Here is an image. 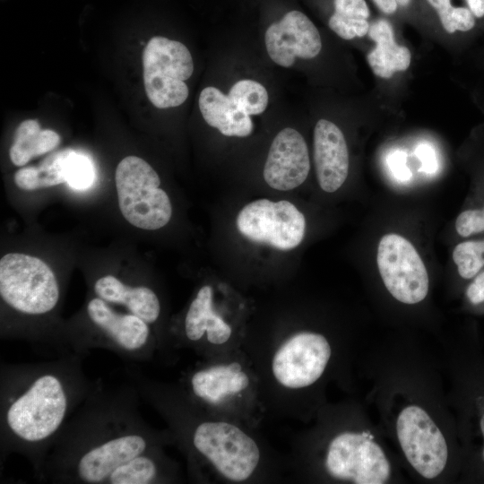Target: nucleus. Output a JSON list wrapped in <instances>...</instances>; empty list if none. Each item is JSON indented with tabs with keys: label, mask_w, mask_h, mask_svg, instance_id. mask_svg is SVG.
I'll use <instances>...</instances> for the list:
<instances>
[{
	"label": "nucleus",
	"mask_w": 484,
	"mask_h": 484,
	"mask_svg": "<svg viewBox=\"0 0 484 484\" xmlns=\"http://www.w3.org/2000/svg\"><path fill=\"white\" fill-rule=\"evenodd\" d=\"M396 433L407 461L420 476L433 480L442 473L448 460L447 443L423 408L406 406L397 418Z\"/></svg>",
	"instance_id": "9d476101"
},
{
	"label": "nucleus",
	"mask_w": 484,
	"mask_h": 484,
	"mask_svg": "<svg viewBox=\"0 0 484 484\" xmlns=\"http://www.w3.org/2000/svg\"><path fill=\"white\" fill-rule=\"evenodd\" d=\"M310 160L305 139L297 130L286 127L274 137L264 164L263 176L272 188L288 191L307 177Z\"/></svg>",
	"instance_id": "ddd939ff"
},
{
	"label": "nucleus",
	"mask_w": 484,
	"mask_h": 484,
	"mask_svg": "<svg viewBox=\"0 0 484 484\" xmlns=\"http://www.w3.org/2000/svg\"><path fill=\"white\" fill-rule=\"evenodd\" d=\"M376 8L385 15H394L409 10L414 0H371Z\"/></svg>",
	"instance_id": "c85d7f7f"
},
{
	"label": "nucleus",
	"mask_w": 484,
	"mask_h": 484,
	"mask_svg": "<svg viewBox=\"0 0 484 484\" xmlns=\"http://www.w3.org/2000/svg\"><path fill=\"white\" fill-rule=\"evenodd\" d=\"M82 357L70 351L49 361L1 363V466L10 454H21L41 480L50 450L93 385Z\"/></svg>",
	"instance_id": "f03ea898"
},
{
	"label": "nucleus",
	"mask_w": 484,
	"mask_h": 484,
	"mask_svg": "<svg viewBox=\"0 0 484 484\" xmlns=\"http://www.w3.org/2000/svg\"><path fill=\"white\" fill-rule=\"evenodd\" d=\"M436 14L442 28L448 33L468 31L474 28L476 17L468 7L454 6L452 0H424Z\"/></svg>",
	"instance_id": "5701e85b"
},
{
	"label": "nucleus",
	"mask_w": 484,
	"mask_h": 484,
	"mask_svg": "<svg viewBox=\"0 0 484 484\" xmlns=\"http://www.w3.org/2000/svg\"><path fill=\"white\" fill-rule=\"evenodd\" d=\"M484 240L464 241L456 245L453 260L459 275L463 279L474 278L484 266Z\"/></svg>",
	"instance_id": "b1692460"
},
{
	"label": "nucleus",
	"mask_w": 484,
	"mask_h": 484,
	"mask_svg": "<svg viewBox=\"0 0 484 484\" xmlns=\"http://www.w3.org/2000/svg\"><path fill=\"white\" fill-rule=\"evenodd\" d=\"M0 296L4 305L30 319V344H34L36 319L55 313L61 289L51 268L35 256L10 253L0 260Z\"/></svg>",
	"instance_id": "20e7f679"
},
{
	"label": "nucleus",
	"mask_w": 484,
	"mask_h": 484,
	"mask_svg": "<svg viewBox=\"0 0 484 484\" xmlns=\"http://www.w3.org/2000/svg\"><path fill=\"white\" fill-rule=\"evenodd\" d=\"M144 88L158 108L180 106L188 97L185 81L194 72L188 48L179 41L161 36L151 38L143 52Z\"/></svg>",
	"instance_id": "423d86ee"
},
{
	"label": "nucleus",
	"mask_w": 484,
	"mask_h": 484,
	"mask_svg": "<svg viewBox=\"0 0 484 484\" xmlns=\"http://www.w3.org/2000/svg\"><path fill=\"white\" fill-rule=\"evenodd\" d=\"M250 380L237 362L198 367L185 379L184 393L195 404L216 407L239 396Z\"/></svg>",
	"instance_id": "4468645a"
},
{
	"label": "nucleus",
	"mask_w": 484,
	"mask_h": 484,
	"mask_svg": "<svg viewBox=\"0 0 484 484\" xmlns=\"http://www.w3.org/2000/svg\"><path fill=\"white\" fill-rule=\"evenodd\" d=\"M68 151L49 155L38 167L18 169L14 175L16 186L23 190H36L65 183L64 163Z\"/></svg>",
	"instance_id": "412c9836"
},
{
	"label": "nucleus",
	"mask_w": 484,
	"mask_h": 484,
	"mask_svg": "<svg viewBox=\"0 0 484 484\" xmlns=\"http://www.w3.org/2000/svg\"><path fill=\"white\" fill-rule=\"evenodd\" d=\"M331 354L330 343L323 334L299 332L286 339L273 353L272 374L287 389L305 388L321 377Z\"/></svg>",
	"instance_id": "9b49d317"
},
{
	"label": "nucleus",
	"mask_w": 484,
	"mask_h": 484,
	"mask_svg": "<svg viewBox=\"0 0 484 484\" xmlns=\"http://www.w3.org/2000/svg\"><path fill=\"white\" fill-rule=\"evenodd\" d=\"M139 393L128 381L93 385L52 449L40 482L155 484L177 480V466L163 446L172 435L153 429L139 410Z\"/></svg>",
	"instance_id": "f257e3e1"
},
{
	"label": "nucleus",
	"mask_w": 484,
	"mask_h": 484,
	"mask_svg": "<svg viewBox=\"0 0 484 484\" xmlns=\"http://www.w3.org/2000/svg\"><path fill=\"white\" fill-rule=\"evenodd\" d=\"M232 334L230 325L214 310L212 289L204 285L192 300L184 318L180 338L194 349L226 343Z\"/></svg>",
	"instance_id": "dca6fc26"
},
{
	"label": "nucleus",
	"mask_w": 484,
	"mask_h": 484,
	"mask_svg": "<svg viewBox=\"0 0 484 484\" xmlns=\"http://www.w3.org/2000/svg\"><path fill=\"white\" fill-rule=\"evenodd\" d=\"M62 341L65 353L104 349L129 362L151 360L159 350L149 324L130 312H117L97 296L88 301L83 319L63 326Z\"/></svg>",
	"instance_id": "7ed1b4c3"
},
{
	"label": "nucleus",
	"mask_w": 484,
	"mask_h": 484,
	"mask_svg": "<svg viewBox=\"0 0 484 484\" xmlns=\"http://www.w3.org/2000/svg\"><path fill=\"white\" fill-rule=\"evenodd\" d=\"M466 296L471 304L484 302V272L478 273L466 290Z\"/></svg>",
	"instance_id": "c756f323"
},
{
	"label": "nucleus",
	"mask_w": 484,
	"mask_h": 484,
	"mask_svg": "<svg viewBox=\"0 0 484 484\" xmlns=\"http://www.w3.org/2000/svg\"><path fill=\"white\" fill-rule=\"evenodd\" d=\"M115 179L119 209L129 223L154 230L169 221L170 200L160 188V177L148 162L136 156L124 158L117 167Z\"/></svg>",
	"instance_id": "39448f33"
},
{
	"label": "nucleus",
	"mask_w": 484,
	"mask_h": 484,
	"mask_svg": "<svg viewBox=\"0 0 484 484\" xmlns=\"http://www.w3.org/2000/svg\"><path fill=\"white\" fill-rule=\"evenodd\" d=\"M314 160L320 187L337 191L349 174V151L343 133L329 120L320 119L315 126Z\"/></svg>",
	"instance_id": "2eb2a0df"
},
{
	"label": "nucleus",
	"mask_w": 484,
	"mask_h": 484,
	"mask_svg": "<svg viewBox=\"0 0 484 484\" xmlns=\"http://www.w3.org/2000/svg\"><path fill=\"white\" fill-rule=\"evenodd\" d=\"M228 96L249 116L262 114L268 105V92L258 82L244 79L237 82Z\"/></svg>",
	"instance_id": "4be33fe9"
},
{
	"label": "nucleus",
	"mask_w": 484,
	"mask_h": 484,
	"mask_svg": "<svg viewBox=\"0 0 484 484\" xmlns=\"http://www.w3.org/2000/svg\"><path fill=\"white\" fill-rule=\"evenodd\" d=\"M419 157L424 160V169L426 171L436 169L434 156L431 149L428 146L421 145L418 148Z\"/></svg>",
	"instance_id": "7c9ffc66"
},
{
	"label": "nucleus",
	"mask_w": 484,
	"mask_h": 484,
	"mask_svg": "<svg viewBox=\"0 0 484 484\" xmlns=\"http://www.w3.org/2000/svg\"><path fill=\"white\" fill-rule=\"evenodd\" d=\"M198 103L205 122L223 135L246 137L251 134L254 125L250 116L219 89L212 86L204 88Z\"/></svg>",
	"instance_id": "a211bd4d"
},
{
	"label": "nucleus",
	"mask_w": 484,
	"mask_h": 484,
	"mask_svg": "<svg viewBox=\"0 0 484 484\" xmlns=\"http://www.w3.org/2000/svg\"><path fill=\"white\" fill-rule=\"evenodd\" d=\"M64 173L65 183L78 190L90 187L94 180V169L89 158L70 149L65 159Z\"/></svg>",
	"instance_id": "393cba45"
},
{
	"label": "nucleus",
	"mask_w": 484,
	"mask_h": 484,
	"mask_svg": "<svg viewBox=\"0 0 484 484\" xmlns=\"http://www.w3.org/2000/svg\"><path fill=\"white\" fill-rule=\"evenodd\" d=\"M466 2L476 18L484 17V0H466Z\"/></svg>",
	"instance_id": "2f4dec72"
},
{
	"label": "nucleus",
	"mask_w": 484,
	"mask_h": 484,
	"mask_svg": "<svg viewBox=\"0 0 484 484\" xmlns=\"http://www.w3.org/2000/svg\"><path fill=\"white\" fill-rule=\"evenodd\" d=\"M238 231L255 243L290 250L302 242L306 232L303 213L288 201L259 199L247 203L237 217Z\"/></svg>",
	"instance_id": "6e6552de"
},
{
	"label": "nucleus",
	"mask_w": 484,
	"mask_h": 484,
	"mask_svg": "<svg viewBox=\"0 0 484 484\" xmlns=\"http://www.w3.org/2000/svg\"><path fill=\"white\" fill-rule=\"evenodd\" d=\"M455 229L463 238L484 231V208L461 212L455 220Z\"/></svg>",
	"instance_id": "cd10ccee"
},
{
	"label": "nucleus",
	"mask_w": 484,
	"mask_h": 484,
	"mask_svg": "<svg viewBox=\"0 0 484 484\" xmlns=\"http://www.w3.org/2000/svg\"><path fill=\"white\" fill-rule=\"evenodd\" d=\"M332 7L330 15L341 18L369 20L371 15L366 0H332Z\"/></svg>",
	"instance_id": "bb28decb"
},
{
	"label": "nucleus",
	"mask_w": 484,
	"mask_h": 484,
	"mask_svg": "<svg viewBox=\"0 0 484 484\" xmlns=\"http://www.w3.org/2000/svg\"><path fill=\"white\" fill-rule=\"evenodd\" d=\"M376 263L390 294L404 304H417L428 295L426 266L414 246L404 237L389 233L379 241Z\"/></svg>",
	"instance_id": "1a4fd4ad"
},
{
	"label": "nucleus",
	"mask_w": 484,
	"mask_h": 484,
	"mask_svg": "<svg viewBox=\"0 0 484 484\" xmlns=\"http://www.w3.org/2000/svg\"><path fill=\"white\" fill-rule=\"evenodd\" d=\"M480 429L481 436H482V438H483V446H482L481 456H482V460L484 462V411H482V413L480 415Z\"/></svg>",
	"instance_id": "473e14b6"
},
{
	"label": "nucleus",
	"mask_w": 484,
	"mask_h": 484,
	"mask_svg": "<svg viewBox=\"0 0 484 484\" xmlns=\"http://www.w3.org/2000/svg\"><path fill=\"white\" fill-rule=\"evenodd\" d=\"M324 467L333 479L356 484H383L391 464L382 447L365 432L344 431L329 443Z\"/></svg>",
	"instance_id": "0eeeda50"
},
{
	"label": "nucleus",
	"mask_w": 484,
	"mask_h": 484,
	"mask_svg": "<svg viewBox=\"0 0 484 484\" xmlns=\"http://www.w3.org/2000/svg\"><path fill=\"white\" fill-rule=\"evenodd\" d=\"M59 134L42 129L35 119L22 121L15 130L9 156L15 166H23L32 158L53 151L60 143Z\"/></svg>",
	"instance_id": "aec40b11"
},
{
	"label": "nucleus",
	"mask_w": 484,
	"mask_h": 484,
	"mask_svg": "<svg viewBox=\"0 0 484 484\" xmlns=\"http://www.w3.org/2000/svg\"><path fill=\"white\" fill-rule=\"evenodd\" d=\"M367 34L376 44L367 56L368 65L376 76L389 79L394 73L408 69L411 59V52L408 48L395 42L393 26L387 19L374 20Z\"/></svg>",
	"instance_id": "6ab92c4d"
},
{
	"label": "nucleus",
	"mask_w": 484,
	"mask_h": 484,
	"mask_svg": "<svg viewBox=\"0 0 484 484\" xmlns=\"http://www.w3.org/2000/svg\"><path fill=\"white\" fill-rule=\"evenodd\" d=\"M368 20L348 19L335 15L328 18L329 28L343 39L350 40L356 37H364L370 28Z\"/></svg>",
	"instance_id": "a878e982"
},
{
	"label": "nucleus",
	"mask_w": 484,
	"mask_h": 484,
	"mask_svg": "<svg viewBox=\"0 0 484 484\" xmlns=\"http://www.w3.org/2000/svg\"><path fill=\"white\" fill-rule=\"evenodd\" d=\"M93 290L97 297L108 303L124 306L150 325H155L160 318V298L148 286H130L116 276L108 274L96 280Z\"/></svg>",
	"instance_id": "f3484780"
},
{
	"label": "nucleus",
	"mask_w": 484,
	"mask_h": 484,
	"mask_svg": "<svg viewBox=\"0 0 484 484\" xmlns=\"http://www.w3.org/2000/svg\"><path fill=\"white\" fill-rule=\"evenodd\" d=\"M267 53L282 67H290L296 57L311 59L321 51L320 33L314 22L302 12H287L267 28L264 35Z\"/></svg>",
	"instance_id": "f8f14e48"
}]
</instances>
